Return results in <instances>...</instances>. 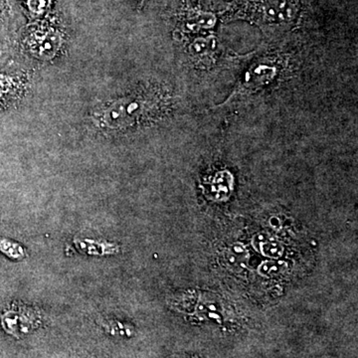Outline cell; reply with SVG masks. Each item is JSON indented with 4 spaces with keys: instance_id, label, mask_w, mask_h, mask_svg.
<instances>
[{
    "instance_id": "30bf717a",
    "label": "cell",
    "mask_w": 358,
    "mask_h": 358,
    "mask_svg": "<svg viewBox=\"0 0 358 358\" xmlns=\"http://www.w3.org/2000/svg\"><path fill=\"white\" fill-rule=\"evenodd\" d=\"M0 252L13 260H21L26 256L25 250L20 244L6 238L0 239Z\"/></svg>"
},
{
    "instance_id": "9a60e30c",
    "label": "cell",
    "mask_w": 358,
    "mask_h": 358,
    "mask_svg": "<svg viewBox=\"0 0 358 358\" xmlns=\"http://www.w3.org/2000/svg\"><path fill=\"white\" fill-rule=\"evenodd\" d=\"M148 1V0H136V3H138V8H143V7L145 6V3H147Z\"/></svg>"
},
{
    "instance_id": "8fae6325",
    "label": "cell",
    "mask_w": 358,
    "mask_h": 358,
    "mask_svg": "<svg viewBox=\"0 0 358 358\" xmlns=\"http://www.w3.org/2000/svg\"><path fill=\"white\" fill-rule=\"evenodd\" d=\"M53 0H26V8L33 17H41L50 10Z\"/></svg>"
},
{
    "instance_id": "7a4b0ae2",
    "label": "cell",
    "mask_w": 358,
    "mask_h": 358,
    "mask_svg": "<svg viewBox=\"0 0 358 358\" xmlns=\"http://www.w3.org/2000/svg\"><path fill=\"white\" fill-rule=\"evenodd\" d=\"M298 0H232L224 20L249 21L264 31L288 29L298 20Z\"/></svg>"
},
{
    "instance_id": "3957f363",
    "label": "cell",
    "mask_w": 358,
    "mask_h": 358,
    "mask_svg": "<svg viewBox=\"0 0 358 358\" xmlns=\"http://www.w3.org/2000/svg\"><path fill=\"white\" fill-rule=\"evenodd\" d=\"M218 23L217 14L200 2L186 3L181 8L176 22V33L180 39H190L210 34Z\"/></svg>"
},
{
    "instance_id": "6da1fadb",
    "label": "cell",
    "mask_w": 358,
    "mask_h": 358,
    "mask_svg": "<svg viewBox=\"0 0 358 358\" xmlns=\"http://www.w3.org/2000/svg\"><path fill=\"white\" fill-rule=\"evenodd\" d=\"M173 105V94L164 85L141 84L96 108L93 122L106 134L128 133L164 119Z\"/></svg>"
},
{
    "instance_id": "8992f818",
    "label": "cell",
    "mask_w": 358,
    "mask_h": 358,
    "mask_svg": "<svg viewBox=\"0 0 358 358\" xmlns=\"http://www.w3.org/2000/svg\"><path fill=\"white\" fill-rule=\"evenodd\" d=\"M38 317L32 310L25 308H13L2 315L1 324L7 334L21 338L29 334L37 326Z\"/></svg>"
},
{
    "instance_id": "52a82bcc",
    "label": "cell",
    "mask_w": 358,
    "mask_h": 358,
    "mask_svg": "<svg viewBox=\"0 0 358 358\" xmlns=\"http://www.w3.org/2000/svg\"><path fill=\"white\" fill-rule=\"evenodd\" d=\"M218 50L219 42L213 33L187 39L186 52L194 64L210 65L215 60Z\"/></svg>"
},
{
    "instance_id": "4fadbf2b",
    "label": "cell",
    "mask_w": 358,
    "mask_h": 358,
    "mask_svg": "<svg viewBox=\"0 0 358 358\" xmlns=\"http://www.w3.org/2000/svg\"><path fill=\"white\" fill-rule=\"evenodd\" d=\"M261 273L265 275H272V274H278L279 272V267H278V264H272V262H268L267 264H264L262 267L260 268Z\"/></svg>"
},
{
    "instance_id": "ba28073f",
    "label": "cell",
    "mask_w": 358,
    "mask_h": 358,
    "mask_svg": "<svg viewBox=\"0 0 358 358\" xmlns=\"http://www.w3.org/2000/svg\"><path fill=\"white\" fill-rule=\"evenodd\" d=\"M24 90V80L0 73V109H6L17 102Z\"/></svg>"
},
{
    "instance_id": "5bb4252c",
    "label": "cell",
    "mask_w": 358,
    "mask_h": 358,
    "mask_svg": "<svg viewBox=\"0 0 358 358\" xmlns=\"http://www.w3.org/2000/svg\"><path fill=\"white\" fill-rule=\"evenodd\" d=\"M265 250V253L268 256H279L278 254L281 253L282 249L280 248L279 245L275 243L265 244L263 247Z\"/></svg>"
},
{
    "instance_id": "2e32d148",
    "label": "cell",
    "mask_w": 358,
    "mask_h": 358,
    "mask_svg": "<svg viewBox=\"0 0 358 358\" xmlns=\"http://www.w3.org/2000/svg\"><path fill=\"white\" fill-rule=\"evenodd\" d=\"M169 358H194V357H186V355H173V357H171Z\"/></svg>"
},
{
    "instance_id": "5b68a950",
    "label": "cell",
    "mask_w": 358,
    "mask_h": 358,
    "mask_svg": "<svg viewBox=\"0 0 358 358\" xmlns=\"http://www.w3.org/2000/svg\"><path fill=\"white\" fill-rule=\"evenodd\" d=\"M281 66L275 58L257 59L245 70L236 93L251 94L272 85L279 77Z\"/></svg>"
},
{
    "instance_id": "277c9868",
    "label": "cell",
    "mask_w": 358,
    "mask_h": 358,
    "mask_svg": "<svg viewBox=\"0 0 358 358\" xmlns=\"http://www.w3.org/2000/svg\"><path fill=\"white\" fill-rule=\"evenodd\" d=\"M26 48L35 58L50 61L57 57L64 45V34L48 21L33 26L25 38Z\"/></svg>"
},
{
    "instance_id": "7c38bea8",
    "label": "cell",
    "mask_w": 358,
    "mask_h": 358,
    "mask_svg": "<svg viewBox=\"0 0 358 358\" xmlns=\"http://www.w3.org/2000/svg\"><path fill=\"white\" fill-rule=\"evenodd\" d=\"M107 329L113 336H131V329L124 327V324L120 322H110L107 324Z\"/></svg>"
},
{
    "instance_id": "9c48e42d",
    "label": "cell",
    "mask_w": 358,
    "mask_h": 358,
    "mask_svg": "<svg viewBox=\"0 0 358 358\" xmlns=\"http://www.w3.org/2000/svg\"><path fill=\"white\" fill-rule=\"evenodd\" d=\"M233 188V178L226 171H217L207 179L205 189L212 199L224 200L229 197Z\"/></svg>"
}]
</instances>
